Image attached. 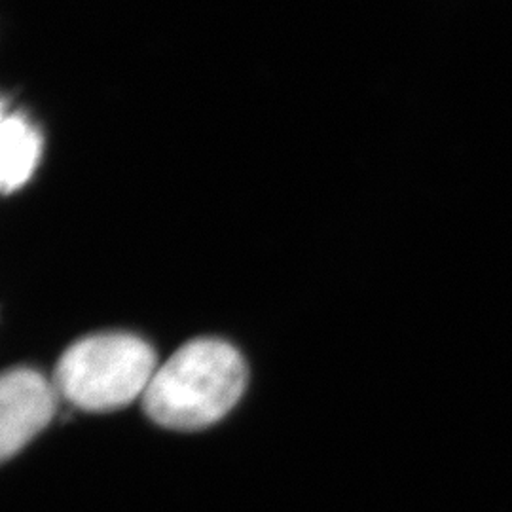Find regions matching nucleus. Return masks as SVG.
<instances>
[{
  "label": "nucleus",
  "instance_id": "2",
  "mask_svg": "<svg viewBox=\"0 0 512 512\" xmlns=\"http://www.w3.org/2000/svg\"><path fill=\"white\" fill-rule=\"evenodd\" d=\"M158 370L154 348L137 334L99 332L74 342L55 365L61 399L88 412L118 410L143 399Z\"/></svg>",
  "mask_w": 512,
  "mask_h": 512
},
{
  "label": "nucleus",
  "instance_id": "4",
  "mask_svg": "<svg viewBox=\"0 0 512 512\" xmlns=\"http://www.w3.org/2000/svg\"><path fill=\"white\" fill-rule=\"evenodd\" d=\"M42 135L27 114L2 110V164L0 184L8 196L33 177L42 156Z\"/></svg>",
  "mask_w": 512,
  "mask_h": 512
},
{
  "label": "nucleus",
  "instance_id": "3",
  "mask_svg": "<svg viewBox=\"0 0 512 512\" xmlns=\"http://www.w3.org/2000/svg\"><path fill=\"white\" fill-rule=\"evenodd\" d=\"M59 399L54 382L35 368L6 370L0 380V458H14L44 431Z\"/></svg>",
  "mask_w": 512,
  "mask_h": 512
},
{
  "label": "nucleus",
  "instance_id": "1",
  "mask_svg": "<svg viewBox=\"0 0 512 512\" xmlns=\"http://www.w3.org/2000/svg\"><path fill=\"white\" fill-rule=\"evenodd\" d=\"M249 382L243 355L219 338H198L158 366L143 408L148 418L177 431H196L222 420Z\"/></svg>",
  "mask_w": 512,
  "mask_h": 512
}]
</instances>
